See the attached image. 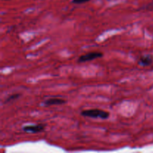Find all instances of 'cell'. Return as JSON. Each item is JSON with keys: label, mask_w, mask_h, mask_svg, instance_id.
<instances>
[{"label": "cell", "mask_w": 153, "mask_h": 153, "mask_svg": "<svg viewBox=\"0 0 153 153\" xmlns=\"http://www.w3.org/2000/svg\"><path fill=\"white\" fill-rule=\"evenodd\" d=\"M81 114L85 117L94 118V119H102L107 120L110 116V113L108 111H105L104 110L98 108L88 109L84 110L81 112Z\"/></svg>", "instance_id": "obj_1"}, {"label": "cell", "mask_w": 153, "mask_h": 153, "mask_svg": "<svg viewBox=\"0 0 153 153\" xmlns=\"http://www.w3.org/2000/svg\"><path fill=\"white\" fill-rule=\"evenodd\" d=\"M103 56V54L102 52H90V53H87L85 55H81L78 59V63H84L87 62V61H94V60L97 59V58H102Z\"/></svg>", "instance_id": "obj_2"}, {"label": "cell", "mask_w": 153, "mask_h": 153, "mask_svg": "<svg viewBox=\"0 0 153 153\" xmlns=\"http://www.w3.org/2000/svg\"><path fill=\"white\" fill-rule=\"evenodd\" d=\"M45 127H46V126L43 125V124L28 125V126H25L22 127V130H23L25 132L33 133V134H35V133L42 132V131H44Z\"/></svg>", "instance_id": "obj_3"}, {"label": "cell", "mask_w": 153, "mask_h": 153, "mask_svg": "<svg viewBox=\"0 0 153 153\" xmlns=\"http://www.w3.org/2000/svg\"><path fill=\"white\" fill-rule=\"evenodd\" d=\"M64 103H66V100H63V99L50 98L45 100L43 104L45 107H48V106L51 105H61L64 104Z\"/></svg>", "instance_id": "obj_4"}, {"label": "cell", "mask_w": 153, "mask_h": 153, "mask_svg": "<svg viewBox=\"0 0 153 153\" xmlns=\"http://www.w3.org/2000/svg\"><path fill=\"white\" fill-rule=\"evenodd\" d=\"M153 62V56L152 55H145L143 56L140 57V59L137 61V64L143 67H148L151 65Z\"/></svg>", "instance_id": "obj_5"}, {"label": "cell", "mask_w": 153, "mask_h": 153, "mask_svg": "<svg viewBox=\"0 0 153 153\" xmlns=\"http://www.w3.org/2000/svg\"><path fill=\"white\" fill-rule=\"evenodd\" d=\"M20 96H21V94H12V95H10L8 97H7V98L5 99V100H4V103H8V102H10L13 101V100H17V99L19 98Z\"/></svg>", "instance_id": "obj_6"}, {"label": "cell", "mask_w": 153, "mask_h": 153, "mask_svg": "<svg viewBox=\"0 0 153 153\" xmlns=\"http://www.w3.org/2000/svg\"><path fill=\"white\" fill-rule=\"evenodd\" d=\"M91 1V0H73L72 1V3L73 4H82V3H85V2H88V1Z\"/></svg>", "instance_id": "obj_7"}]
</instances>
